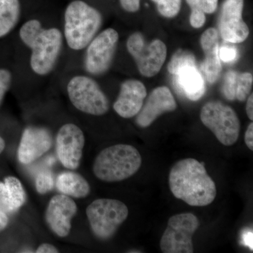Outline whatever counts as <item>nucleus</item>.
Segmentation results:
<instances>
[{
	"label": "nucleus",
	"mask_w": 253,
	"mask_h": 253,
	"mask_svg": "<svg viewBox=\"0 0 253 253\" xmlns=\"http://www.w3.org/2000/svg\"><path fill=\"white\" fill-rule=\"evenodd\" d=\"M169 185L176 199L191 206H208L217 196L215 183L208 175L204 163L194 158L181 160L173 166Z\"/></svg>",
	"instance_id": "nucleus-1"
},
{
	"label": "nucleus",
	"mask_w": 253,
	"mask_h": 253,
	"mask_svg": "<svg viewBox=\"0 0 253 253\" xmlns=\"http://www.w3.org/2000/svg\"><path fill=\"white\" fill-rule=\"evenodd\" d=\"M20 38L32 50V70L40 76H46L54 69L63 44V36L58 28L45 29L36 19L21 26Z\"/></svg>",
	"instance_id": "nucleus-2"
},
{
	"label": "nucleus",
	"mask_w": 253,
	"mask_h": 253,
	"mask_svg": "<svg viewBox=\"0 0 253 253\" xmlns=\"http://www.w3.org/2000/svg\"><path fill=\"white\" fill-rule=\"evenodd\" d=\"M142 158L139 151L128 144H116L106 148L96 156L93 172L106 182H117L134 175L139 170Z\"/></svg>",
	"instance_id": "nucleus-3"
},
{
	"label": "nucleus",
	"mask_w": 253,
	"mask_h": 253,
	"mask_svg": "<svg viewBox=\"0 0 253 253\" xmlns=\"http://www.w3.org/2000/svg\"><path fill=\"white\" fill-rule=\"evenodd\" d=\"M64 18L65 38L68 46L73 50L87 46L102 24L101 13L81 0L68 5Z\"/></svg>",
	"instance_id": "nucleus-4"
},
{
	"label": "nucleus",
	"mask_w": 253,
	"mask_h": 253,
	"mask_svg": "<svg viewBox=\"0 0 253 253\" xmlns=\"http://www.w3.org/2000/svg\"><path fill=\"white\" fill-rule=\"evenodd\" d=\"M91 231L101 240L111 239L126 220L129 211L124 203L116 199H96L86 210Z\"/></svg>",
	"instance_id": "nucleus-5"
},
{
	"label": "nucleus",
	"mask_w": 253,
	"mask_h": 253,
	"mask_svg": "<svg viewBox=\"0 0 253 253\" xmlns=\"http://www.w3.org/2000/svg\"><path fill=\"white\" fill-rule=\"evenodd\" d=\"M201 120L221 144L232 146L239 139L241 123L232 108L219 101H209L201 111Z\"/></svg>",
	"instance_id": "nucleus-6"
},
{
	"label": "nucleus",
	"mask_w": 253,
	"mask_h": 253,
	"mask_svg": "<svg viewBox=\"0 0 253 253\" xmlns=\"http://www.w3.org/2000/svg\"><path fill=\"white\" fill-rule=\"evenodd\" d=\"M68 96L73 106L82 112L103 116L109 110V101L96 82L87 76L73 77L67 86Z\"/></svg>",
	"instance_id": "nucleus-7"
},
{
	"label": "nucleus",
	"mask_w": 253,
	"mask_h": 253,
	"mask_svg": "<svg viewBox=\"0 0 253 253\" xmlns=\"http://www.w3.org/2000/svg\"><path fill=\"white\" fill-rule=\"evenodd\" d=\"M126 49L135 61L141 76L146 78L156 76L167 57V46L162 41L156 39L147 44L139 32L128 38Z\"/></svg>",
	"instance_id": "nucleus-8"
},
{
	"label": "nucleus",
	"mask_w": 253,
	"mask_h": 253,
	"mask_svg": "<svg viewBox=\"0 0 253 253\" xmlns=\"http://www.w3.org/2000/svg\"><path fill=\"white\" fill-rule=\"evenodd\" d=\"M200 221L192 213H181L169 218L160 246L164 253H193L192 238Z\"/></svg>",
	"instance_id": "nucleus-9"
},
{
	"label": "nucleus",
	"mask_w": 253,
	"mask_h": 253,
	"mask_svg": "<svg viewBox=\"0 0 253 253\" xmlns=\"http://www.w3.org/2000/svg\"><path fill=\"white\" fill-rule=\"evenodd\" d=\"M119 34L113 28H107L94 37L87 45L84 66L88 73L101 75L109 70L114 58Z\"/></svg>",
	"instance_id": "nucleus-10"
},
{
	"label": "nucleus",
	"mask_w": 253,
	"mask_h": 253,
	"mask_svg": "<svg viewBox=\"0 0 253 253\" xmlns=\"http://www.w3.org/2000/svg\"><path fill=\"white\" fill-rule=\"evenodd\" d=\"M85 138L79 126L66 124L60 128L56 136V154L61 164L70 169H76L81 165Z\"/></svg>",
	"instance_id": "nucleus-11"
},
{
	"label": "nucleus",
	"mask_w": 253,
	"mask_h": 253,
	"mask_svg": "<svg viewBox=\"0 0 253 253\" xmlns=\"http://www.w3.org/2000/svg\"><path fill=\"white\" fill-rule=\"evenodd\" d=\"M244 0H225L221 6L219 20V34L224 41L244 42L249 38L250 30L244 19Z\"/></svg>",
	"instance_id": "nucleus-12"
},
{
	"label": "nucleus",
	"mask_w": 253,
	"mask_h": 253,
	"mask_svg": "<svg viewBox=\"0 0 253 253\" xmlns=\"http://www.w3.org/2000/svg\"><path fill=\"white\" fill-rule=\"evenodd\" d=\"M77 212V205L71 198L64 194L56 195L46 208V224L56 236L66 237L71 232V220Z\"/></svg>",
	"instance_id": "nucleus-13"
},
{
	"label": "nucleus",
	"mask_w": 253,
	"mask_h": 253,
	"mask_svg": "<svg viewBox=\"0 0 253 253\" xmlns=\"http://www.w3.org/2000/svg\"><path fill=\"white\" fill-rule=\"evenodd\" d=\"M176 107L177 104L169 88L158 86L151 91L136 115V123L140 127H148L163 113L172 112Z\"/></svg>",
	"instance_id": "nucleus-14"
},
{
	"label": "nucleus",
	"mask_w": 253,
	"mask_h": 253,
	"mask_svg": "<svg viewBox=\"0 0 253 253\" xmlns=\"http://www.w3.org/2000/svg\"><path fill=\"white\" fill-rule=\"evenodd\" d=\"M52 136L47 129L28 126L23 131L18 149V161L23 164L34 162L51 149Z\"/></svg>",
	"instance_id": "nucleus-15"
},
{
	"label": "nucleus",
	"mask_w": 253,
	"mask_h": 253,
	"mask_svg": "<svg viewBox=\"0 0 253 253\" xmlns=\"http://www.w3.org/2000/svg\"><path fill=\"white\" fill-rule=\"evenodd\" d=\"M147 96L146 86L137 80H127L121 86L113 109L121 117L130 118L139 113Z\"/></svg>",
	"instance_id": "nucleus-16"
},
{
	"label": "nucleus",
	"mask_w": 253,
	"mask_h": 253,
	"mask_svg": "<svg viewBox=\"0 0 253 253\" xmlns=\"http://www.w3.org/2000/svg\"><path fill=\"white\" fill-rule=\"evenodd\" d=\"M200 44L204 50L205 59L201 68L210 83L217 81L221 71L219 56V33L214 28H210L201 35Z\"/></svg>",
	"instance_id": "nucleus-17"
},
{
	"label": "nucleus",
	"mask_w": 253,
	"mask_h": 253,
	"mask_svg": "<svg viewBox=\"0 0 253 253\" xmlns=\"http://www.w3.org/2000/svg\"><path fill=\"white\" fill-rule=\"evenodd\" d=\"M176 86L188 99L198 101L206 92V83L196 64H189L176 70L173 74Z\"/></svg>",
	"instance_id": "nucleus-18"
},
{
	"label": "nucleus",
	"mask_w": 253,
	"mask_h": 253,
	"mask_svg": "<svg viewBox=\"0 0 253 253\" xmlns=\"http://www.w3.org/2000/svg\"><path fill=\"white\" fill-rule=\"evenodd\" d=\"M56 184L60 192L76 199L85 198L91 191L88 181L76 172L61 173L56 178Z\"/></svg>",
	"instance_id": "nucleus-19"
},
{
	"label": "nucleus",
	"mask_w": 253,
	"mask_h": 253,
	"mask_svg": "<svg viewBox=\"0 0 253 253\" xmlns=\"http://www.w3.org/2000/svg\"><path fill=\"white\" fill-rule=\"evenodd\" d=\"M19 0H0V38L9 34L19 21Z\"/></svg>",
	"instance_id": "nucleus-20"
},
{
	"label": "nucleus",
	"mask_w": 253,
	"mask_h": 253,
	"mask_svg": "<svg viewBox=\"0 0 253 253\" xmlns=\"http://www.w3.org/2000/svg\"><path fill=\"white\" fill-rule=\"evenodd\" d=\"M191 9L190 23L194 28L204 26L206 14H213L217 9L218 0H186Z\"/></svg>",
	"instance_id": "nucleus-21"
},
{
	"label": "nucleus",
	"mask_w": 253,
	"mask_h": 253,
	"mask_svg": "<svg viewBox=\"0 0 253 253\" xmlns=\"http://www.w3.org/2000/svg\"><path fill=\"white\" fill-rule=\"evenodd\" d=\"M4 182L9 190L11 206L16 212L26 202V192L21 181L15 176H6Z\"/></svg>",
	"instance_id": "nucleus-22"
},
{
	"label": "nucleus",
	"mask_w": 253,
	"mask_h": 253,
	"mask_svg": "<svg viewBox=\"0 0 253 253\" xmlns=\"http://www.w3.org/2000/svg\"><path fill=\"white\" fill-rule=\"evenodd\" d=\"M196 60L192 53L186 50L179 49L171 58L168 63V70L170 74H174L176 70L189 64H196Z\"/></svg>",
	"instance_id": "nucleus-23"
},
{
	"label": "nucleus",
	"mask_w": 253,
	"mask_h": 253,
	"mask_svg": "<svg viewBox=\"0 0 253 253\" xmlns=\"http://www.w3.org/2000/svg\"><path fill=\"white\" fill-rule=\"evenodd\" d=\"M253 77L252 73L246 72L238 73L236 81V99L246 101L251 94L253 87Z\"/></svg>",
	"instance_id": "nucleus-24"
},
{
	"label": "nucleus",
	"mask_w": 253,
	"mask_h": 253,
	"mask_svg": "<svg viewBox=\"0 0 253 253\" xmlns=\"http://www.w3.org/2000/svg\"><path fill=\"white\" fill-rule=\"evenodd\" d=\"M157 6L158 12L168 18L175 17L181 9V0H151Z\"/></svg>",
	"instance_id": "nucleus-25"
},
{
	"label": "nucleus",
	"mask_w": 253,
	"mask_h": 253,
	"mask_svg": "<svg viewBox=\"0 0 253 253\" xmlns=\"http://www.w3.org/2000/svg\"><path fill=\"white\" fill-rule=\"evenodd\" d=\"M37 191L40 194H45L54 187V178L51 171L44 170L40 172L36 180Z\"/></svg>",
	"instance_id": "nucleus-26"
},
{
	"label": "nucleus",
	"mask_w": 253,
	"mask_h": 253,
	"mask_svg": "<svg viewBox=\"0 0 253 253\" xmlns=\"http://www.w3.org/2000/svg\"><path fill=\"white\" fill-rule=\"evenodd\" d=\"M238 73L234 71H229L226 73L222 85V93L226 99L229 101L236 100V81Z\"/></svg>",
	"instance_id": "nucleus-27"
},
{
	"label": "nucleus",
	"mask_w": 253,
	"mask_h": 253,
	"mask_svg": "<svg viewBox=\"0 0 253 253\" xmlns=\"http://www.w3.org/2000/svg\"><path fill=\"white\" fill-rule=\"evenodd\" d=\"M0 211L6 214L14 212L11 206L9 190L5 183L1 181H0Z\"/></svg>",
	"instance_id": "nucleus-28"
},
{
	"label": "nucleus",
	"mask_w": 253,
	"mask_h": 253,
	"mask_svg": "<svg viewBox=\"0 0 253 253\" xmlns=\"http://www.w3.org/2000/svg\"><path fill=\"white\" fill-rule=\"evenodd\" d=\"M12 83V75L8 70L0 68V106L5 94L9 90Z\"/></svg>",
	"instance_id": "nucleus-29"
},
{
	"label": "nucleus",
	"mask_w": 253,
	"mask_h": 253,
	"mask_svg": "<svg viewBox=\"0 0 253 253\" xmlns=\"http://www.w3.org/2000/svg\"><path fill=\"white\" fill-rule=\"evenodd\" d=\"M219 56L223 62H233L237 57V50L233 46H221L219 48Z\"/></svg>",
	"instance_id": "nucleus-30"
},
{
	"label": "nucleus",
	"mask_w": 253,
	"mask_h": 253,
	"mask_svg": "<svg viewBox=\"0 0 253 253\" xmlns=\"http://www.w3.org/2000/svg\"><path fill=\"white\" fill-rule=\"evenodd\" d=\"M121 6L125 11L134 13L140 8V0H120Z\"/></svg>",
	"instance_id": "nucleus-31"
},
{
	"label": "nucleus",
	"mask_w": 253,
	"mask_h": 253,
	"mask_svg": "<svg viewBox=\"0 0 253 253\" xmlns=\"http://www.w3.org/2000/svg\"><path fill=\"white\" fill-rule=\"evenodd\" d=\"M245 142L249 149L253 151V123H251L245 134Z\"/></svg>",
	"instance_id": "nucleus-32"
},
{
	"label": "nucleus",
	"mask_w": 253,
	"mask_h": 253,
	"mask_svg": "<svg viewBox=\"0 0 253 253\" xmlns=\"http://www.w3.org/2000/svg\"><path fill=\"white\" fill-rule=\"evenodd\" d=\"M36 252L37 253H57L59 251L53 245L43 244L37 249Z\"/></svg>",
	"instance_id": "nucleus-33"
},
{
	"label": "nucleus",
	"mask_w": 253,
	"mask_h": 253,
	"mask_svg": "<svg viewBox=\"0 0 253 253\" xmlns=\"http://www.w3.org/2000/svg\"><path fill=\"white\" fill-rule=\"evenodd\" d=\"M247 103H246V110L248 117L251 121H253V94L249 95L247 98Z\"/></svg>",
	"instance_id": "nucleus-34"
},
{
	"label": "nucleus",
	"mask_w": 253,
	"mask_h": 253,
	"mask_svg": "<svg viewBox=\"0 0 253 253\" xmlns=\"http://www.w3.org/2000/svg\"><path fill=\"white\" fill-rule=\"evenodd\" d=\"M243 242L245 246L253 250V232L252 231H246L243 234Z\"/></svg>",
	"instance_id": "nucleus-35"
},
{
	"label": "nucleus",
	"mask_w": 253,
	"mask_h": 253,
	"mask_svg": "<svg viewBox=\"0 0 253 253\" xmlns=\"http://www.w3.org/2000/svg\"><path fill=\"white\" fill-rule=\"evenodd\" d=\"M8 224H9V218L7 214L0 211V232L6 229Z\"/></svg>",
	"instance_id": "nucleus-36"
},
{
	"label": "nucleus",
	"mask_w": 253,
	"mask_h": 253,
	"mask_svg": "<svg viewBox=\"0 0 253 253\" xmlns=\"http://www.w3.org/2000/svg\"><path fill=\"white\" fill-rule=\"evenodd\" d=\"M5 141L4 139L1 138V136H0V154H1V153L3 152V151H4L5 149Z\"/></svg>",
	"instance_id": "nucleus-37"
}]
</instances>
